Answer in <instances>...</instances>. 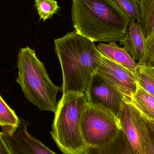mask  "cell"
<instances>
[{
	"mask_svg": "<svg viewBox=\"0 0 154 154\" xmlns=\"http://www.w3.org/2000/svg\"><path fill=\"white\" fill-rule=\"evenodd\" d=\"M54 42L62 69L63 94H86L102 57L94 42L75 31Z\"/></svg>",
	"mask_w": 154,
	"mask_h": 154,
	"instance_id": "6da1fadb",
	"label": "cell"
},
{
	"mask_svg": "<svg viewBox=\"0 0 154 154\" xmlns=\"http://www.w3.org/2000/svg\"><path fill=\"white\" fill-rule=\"evenodd\" d=\"M71 17L76 31L94 42L120 41L130 21L110 0H72Z\"/></svg>",
	"mask_w": 154,
	"mask_h": 154,
	"instance_id": "7a4b0ae2",
	"label": "cell"
},
{
	"mask_svg": "<svg viewBox=\"0 0 154 154\" xmlns=\"http://www.w3.org/2000/svg\"><path fill=\"white\" fill-rule=\"evenodd\" d=\"M88 105L85 93L73 92L63 94L57 105L51 134L64 154H83L87 149L81 125Z\"/></svg>",
	"mask_w": 154,
	"mask_h": 154,
	"instance_id": "3957f363",
	"label": "cell"
},
{
	"mask_svg": "<svg viewBox=\"0 0 154 154\" xmlns=\"http://www.w3.org/2000/svg\"><path fill=\"white\" fill-rule=\"evenodd\" d=\"M17 66L16 82L26 99L40 110L55 113L60 88L51 81L35 51L29 47L21 48L18 53Z\"/></svg>",
	"mask_w": 154,
	"mask_h": 154,
	"instance_id": "277c9868",
	"label": "cell"
},
{
	"mask_svg": "<svg viewBox=\"0 0 154 154\" xmlns=\"http://www.w3.org/2000/svg\"><path fill=\"white\" fill-rule=\"evenodd\" d=\"M82 134L87 148L111 143L121 130L117 118L104 108L89 104L82 115Z\"/></svg>",
	"mask_w": 154,
	"mask_h": 154,
	"instance_id": "5b68a950",
	"label": "cell"
},
{
	"mask_svg": "<svg viewBox=\"0 0 154 154\" xmlns=\"http://www.w3.org/2000/svg\"><path fill=\"white\" fill-rule=\"evenodd\" d=\"M89 105L104 108L117 118L126 98L98 73L93 75L86 93Z\"/></svg>",
	"mask_w": 154,
	"mask_h": 154,
	"instance_id": "8992f818",
	"label": "cell"
},
{
	"mask_svg": "<svg viewBox=\"0 0 154 154\" xmlns=\"http://www.w3.org/2000/svg\"><path fill=\"white\" fill-rule=\"evenodd\" d=\"M122 131L137 154H144L142 128L146 117L131 103L124 100L117 116Z\"/></svg>",
	"mask_w": 154,
	"mask_h": 154,
	"instance_id": "52a82bcc",
	"label": "cell"
},
{
	"mask_svg": "<svg viewBox=\"0 0 154 154\" xmlns=\"http://www.w3.org/2000/svg\"><path fill=\"white\" fill-rule=\"evenodd\" d=\"M97 73L110 82L125 98L130 100L137 87L134 73L102 56Z\"/></svg>",
	"mask_w": 154,
	"mask_h": 154,
	"instance_id": "ba28073f",
	"label": "cell"
},
{
	"mask_svg": "<svg viewBox=\"0 0 154 154\" xmlns=\"http://www.w3.org/2000/svg\"><path fill=\"white\" fill-rule=\"evenodd\" d=\"M119 42L137 65H146V40L139 23L131 19L125 37Z\"/></svg>",
	"mask_w": 154,
	"mask_h": 154,
	"instance_id": "9c48e42d",
	"label": "cell"
},
{
	"mask_svg": "<svg viewBox=\"0 0 154 154\" xmlns=\"http://www.w3.org/2000/svg\"><path fill=\"white\" fill-rule=\"evenodd\" d=\"M28 123L20 119L16 131L10 136L12 141L23 154H57L31 135L28 131Z\"/></svg>",
	"mask_w": 154,
	"mask_h": 154,
	"instance_id": "30bf717a",
	"label": "cell"
},
{
	"mask_svg": "<svg viewBox=\"0 0 154 154\" xmlns=\"http://www.w3.org/2000/svg\"><path fill=\"white\" fill-rule=\"evenodd\" d=\"M98 51L104 57L136 73L138 66L125 48H121L115 42L108 44L100 43L97 47Z\"/></svg>",
	"mask_w": 154,
	"mask_h": 154,
	"instance_id": "8fae6325",
	"label": "cell"
},
{
	"mask_svg": "<svg viewBox=\"0 0 154 154\" xmlns=\"http://www.w3.org/2000/svg\"><path fill=\"white\" fill-rule=\"evenodd\" d=\"M83 154H137L122 130L115 139L106 145L87 148Z\"/></svg>",
	"mask_w": 154,
	"mask_h": 154,
	"instance_id": "7c38bea8",
	"label": "cell"
},
{
	"mask_svg": "<svg viewBox=\"0 0 154 154\" xmlns=\"http://www.w3.org/2000/svg\"><path fill=\"white\" fill-rule=\"evenodd\" d=\"M20 119L0 95V126L5 136H11L16 131Z\"/></svg>",
	"mask_w": 154,
	"mask_h": 154,
	"instance_id": "4fadbf2b",
	"label": "cell"
},
{
	"mask_svg": "<svg viewBox=\"0 0 154 154\" xmlns=\"http://www.w3.org/2000/svg\"><path fill=\"white\" fill-rule=\"evenodd\" d=\"M130 101L150 121L154 122V97L137 84V89Z\"/></svg>",
	"mask_w": 154,
	"mask_h": 154,
	"instance_id": "5bb4252c",
	"label": "cell"
},
{
	"mask_svg": "<svg viewBox=\"0 0 154 154\" xmlns=\"http://www.w3.org/2000/svg\"><path fill=\"white\" fill-rule=\"evenodd\" d=\"M140 23L146 40L154 34V0H139Z\"/></svg>",
	"mask_w": 154,
	"mask_h": 154,
	"instance_id": "9a60e30c",
	"label": "cell"
},
{
	"mask_svg": "<svg viewBox=\"0 0 154 154\" xmlns=\"http://www.w3.org/2000/svg\"><path fill=\"white\" fill-rule=\"evenodd\" d=\"M129 19L140 22L139 0H110Z\"/></svg>",
	"mask_w": 154,
	"mask_h": 154,
	"instance_id": "2e32d148",
	"label": "cell"
},
{
	"mask_svg": "<svg viewBox=\"0 0 154 154\" xmlns=\"http://www.w3.org/2000/svg\"><path fill=\"white\" fill-rule=\"evenodd\" d=\"M35 6L40 18L44 21L51 18L60 9L55 0H35Z\"/></svg>",
	"mask_w": 154,
	"mask_h": 154,
	"instance_id": "e0dca14e",
	"label": "cell"
},
{
	"mask_svg": "<svg viewBox=\"0 0 154 154\" xmlns=\"http://www.w3.org/2000/svg\"><path fill=\"white\" fill-rule=\"evenodd\" d=\"M144 154H154V122L146 118L142 128Z\"/></svg>",
	"mask_w": 154,
	"mask_h": 154,
	"instance_id": "ac0fdd59",
	"label": "cell"
},
{
	"mask_svg": "<svg viewBox=\"0 0 154 154\" xmlns=\"http://www.w3.org/2000/svg\"><path fill=\"white\" fill-rule=\"evenodd\" d=\"M137 84L154 97V82L139 69L136 72Z\"/></svg>",
	"mask_w": 154,
	"mask_h": 154,
	"instance_id": "d6986e66",
	"label": "cell"
},
{
	"mask_svg": "<svg viewBox=\"0 0 154 154\" xmlns=\"http://www.w3.org/2000/svg\"><path fill=\"white\" fill-rule=\"evenodd\" d=\"M146 63L145 65H152L154 63V34L146 40Z\"/></svg>",
	"mask_w": 154,
	"mask_h": 154,
	"instance_id": "ffe728a7",
	"label": "cell"
},
{
	"mask_svg": "<svg viewBox=\"0 0 154 154\" xmlns=\"http://www.w3.org/2000/svg\"><path fill=\"white\" fill-rule=\"evenodd\" d=\"M138 69L154 82V66L151 65H138Z\"/></svg>",
	"mask_w": 154,
	"mask_h": 154,
	"instance_id": "44dd1931",
	"label": "cell"
},
{
	"mask_svg": "<svg viewBox=\"0 0 154 154\" xmlns=\"http://www.w3.org/2000/svg\"><path fill=\"white\" fill-rule=\"evenodd\" d=\"M0 154H12L1 131H0Z\"/></svg>",
	"mask_w": 154,
	"mask_h": 154,
	"instance_id": "7402d4cb",
	"label": "cell"
},
{
	"mask_svg": "<svg viewBox=\"0 0 154 154\" xmlns=\"http://www.w3.org/2000/svg\"><path fill=\"white\" fill-rule=\"evenodd\" d=\"M12 154H23L19 151L17 147L15 146L13 141H12L10 136H3Z\"/></svg>",
	"mask_w": 154,
	"mask_h": 154,
	"instance_id": "603a6c76",
	"label": "cell"
},
{
	"mask_svg": "<svg viewBox=\"0 0 154 154\" xmlns=\"http://www.w3.org/2000/svg\"><path fill=\"white\" fill-rule=\"evenodd\" d=\"M151 66H154V64H153L152 65H151Z\"/></svg>",
	"mask_w": 154,
	"mask_h": 154,
	"instance_id": "cb8c5ba5",
	"label": "cell"
}]
</instances>
